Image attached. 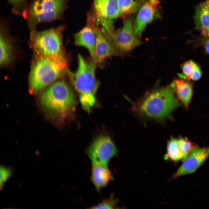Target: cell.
<instances>
[{"label": "cell", "instance_id": "19", "mask_svg": "<svg viewBox=\"0 0 209 209\" xmlns=\"http://www.w3.org/2000/svg\"><path fill=\"white\" fill-rule=\"evenodd\" d=\"M167 152L164 156L165 160L177 162L182 160L183 154L179 148L177 139L172 138L168 142Z\"/></svg>", "mask_w": 209, "mask_h": 209}, {"label": "cell", "instance_id": "20", "mask_svg": "<svg viewBox=\"0 0 209 209\" xmlns=\"http://www.w3.org/2000/svg\"><path fill=\"white\" fill-rule=\"evenodd\" d=\"M178 145L183 154L182 161L187 157L189 153L196 145L186 138L181 137L177 139Z\"/></svg>", "mask_w": 209, "mask_h": 209}, {"label": "cell", "instance_id": "9", "mask_svg": "<svg viewBox=\"0 0 209 209\" xmlns=\"http://www.w3.org/2000/svg\"><path fill=\"white\" fill-rule=\"evenodd\" d=\"M137 12L133 26L135 35L139 38L148 24L161 18L160 2L158 0H145Z\"/></svg>", "mask_w": 209, "mask_h": 209}, {"label": "cell", "instance_id": "1", "mask_svg": "<svg viewBox=\"0 0 209 209\" xmlns=\"http://www.w3.org/2000/svg\"><path fill=\"white\" fill-rule=\"evenodd\" d=\"M38 100L44 111L54 120L65 118L73 110L77 104L72 87L62 78L41 92Z\"/></svg>", "mask_w": 209, "mask_h": 209}, {"label": "cell", "instance_id": "10", "mask_svg": "<svg viewBox=\"0 0 209 209\" xmlns=\"http://www.w3.org/2000/svg\"><path fill=\"white\" fill-rule=\"evenodd\" d=\"M209 157V147H193L172 176V179L195 172Z\"/></svg>", "mask_w": 209, "mask_h": 209}, {"label": "cell", "instance_id": "6", "mask_svg": "<svg viewBox=\"0 0 209 209\" xmlns=\"http://www.w3.org/2000/svg\"><path fill=\"white\" fill-rule=\"evenodd\" d=\"M65 0H35L29 11L30 27L34 29L38 23L59 18L65 9Z\"/></svg>", "mask_w": 209, "mask_h": 209}, {"label": "cell", "instance_id": "21", "mask_svg": "<svg viewBox=\"0 0 209 209\" xmlns=\"http://www.w3.org/2000/svg\"><path fill=\"white\" fill-rule=\"evenodd\" d=\"M198 66L191 60L187 61L182 65V72L179 74V76L182 79L190 80V78Z\"/></svg>", "mask_w": 209, "mask_h": 209}, {"label": "cell", "instance_id": "25", "mask_svg": "<svg viewBox=\"0 0 209 209\" xmlns=\"http://www.w3.org/2000/svg\"><path fill=\"white\" fill-rule=\"evenodd\" d=\"M205 48L206 52L209 54V38L205 42Z\"/></svg>", "mask_w": 209, "mask_h": 209}, {"label": "cell", "instance_id": "3", "mask_svg": "<svg viewBox=\"0 0 209 209\" xmlns=\"http://www.w3.org/2000/svg\"><path fill=\"white\" fill-rule=\"evenodd\" d=\"M182 105L170 86L156 88L148 93L137 105L140 115L147 118L163 120Z\"/></svg>", "mask_w": 209, "mask_h": 209}, {"label": "cell", "instance_id": "11", "mask_svg": "<svg viewBox=\"0 0 209 209\" xmlns=\"http://www.w3.org/2000/svg\"><path fill=\"white\" fill-rule=\"evenodd\" d=\"M96 37L93 61L97 64L109 57L120 54L112 41L96 26H93Z\"/></svg>", "mask_w": 209, "mask_h": 209}, {"label": "cell", "instance_id": "18", "mask_svg": "<svg viewBox=\"0 0 209 209\" xmlns=\"http://www.w3.org/2000/svg\"><path fill=\"white\" fill-rule=\"evenodd\" d=\"M145 0H119L120 16H128L137 12Z\"/></svg>", "mask_w": 209, "mask_h": 209}, {"label": "cell", "instance_id": "5", "mask_svg": "<svg viewBox=\"0 0 209 209\" xmlns=\"http://www.w3.org/2000/svg\"><path fill=\"white\" fill-rule=\"evenodd\" d=\"M61 27L38 31L31 30L30 44L35 56L53 58L67 66L68 62L63 44Z\"/></svg>", "mask_w": 209, "mask_h": 209}, {"label": "cell", "instance_id": "14", "mask_svg": "<svg viewBox=\"0 0 209 209\" xmlns=\"http://www.w3.org/2000/svg\"><path fill=\"white\" fill-rule=\"evenodd\" d=\"M91 179L98 191L106 186L113 179L108 167L92 163Z\"/></svg>", "mask_w": 209, "mask_h": 209}, {"label": "cell", "instance_id": "22", "mask_svg": "<svg viewBox=\"0 0 209 209\" xmlns=\"http://www.w3.org/2000/svg\"><path fill=\"white\" fill-rule=\"evenodd\" d=\"M118 201L113 196L111 195L109 198L106 199L98 204L90 208L93 209L104 208L113 209L116 208Z\"/></svg>", "mask_w": 209, "mask_h": 209}, {"label": "cell", "instance_id": "8", "mask_svg": "<svg viewBox=\"0 0 209 209\" xmlns=\"http://www.w3.org/2000/svg\"><path fill=\"white\" fill-rule=\"evenodd\" d=\"M134 20L132 16H126L122 28L108 34L120 53L129 51L141 44L134 33Z\"/></svg>", "mask_w": 209, "mask_h": 209}, {"label": "cell", "instance_id": "2", "mask_svg": "<svg viewBox=\"0 0 209 209\" xmlns=\"http://www.w3.org/2000/svg\"><path fill=\"white\" fill-rule=\"evenodd\" d=\"M96 64L92 59L87 60L79 54L76 71L72 72L68 69L66 70V75L79 95L82 107L88 112L95 104L99 85L96 76Z\"/></svg>", "mask_w": 209, "mask_h": 209}, {"label": "cell", "instance_id": "7", "mask_svg": "<svg viewBox=\"0 0 209 209\" xmlns=\"http://www.w3.org/2000/svg\"><path fill=\"white\" fill-rule=\"evenodd\" d=\"M87 152L92 163L108 167L111 159L117 155L118 151L110 137L103 135L92 142Z\"/></svg>", "mask_w": 209, "mask_h": 209}, {"label": "cell", "instance_id": "16", "mask_svg": "<svg viewBox=\"0 0 209 209\" xmlns=\"http://www.w3.org/2000/svg\"><path fill=\"white\" fill-rule=\"evenodd\" d=\"M0 52L1 67L8 66L13 62L15 57L14 44L3 29L0 34Z\"/></svg>", "mask_w": 209, "mask_h": 209}, {"label": "cell", "instance_id": "13", "mask_svg": "<svg viewBox=\"0 0 209 209\" xmlns=\"http://www.w3.org/2000/svg\"><path fill=\"white\" fill-rule=\"evenodd\" d=\"M96 35L93 26H87L77 33L74 36V44L78 46L86 48L91 59L94 58Z\"/></svg>", "mask_w": 209, "mask_h": 209}, {"label": "cell", "instance_id": "24", "mask_svg": "<svg viewBox=\"0 0 209 209\" xmlns=\"http://www.w3.org/2000/svg\"><path fill=\"white\" fill-rule=\"evenodd\" d=\"M13 5L14 12H18L19 9L23 8L25 0H9Z\"/></svg>", "mask_w": 209, "mask_h": 209}, {"label": "cell", "instance_id": "23", "mask_svg": "<svg viewBox=\"0 0 209 209\" xmlns=\"http://www.w3.org/2000/svg\"><path fill=\"white\" fill-rule=\"evenodd\" d=\"M11 167L1 165L0 167V189L3 188L5 183L12 174Z\"/></svg>", "mask_w": 209, "mask_h": 209}, {"label": "cell", "instance_id": "12", "mask_svg": "<svg viewBox=\"0 0 209 209\" xmlns=\"http://www.w3.org/2000/svg\"><path fill=\"white\" fill-rule=\"evenodd\" d=\"M95 12L103 26L110 27L120 16L119 0H94Z\"/></svg>", "mask_w": 209, "mask_h": 209}, {"label": "cell", "instance_id": "4", "mask_svg": "<svg viewBox=\"0 0 209 209\" xmlns=\"http://www.w3.org/2000/svg\"><path fill=\"white\" fill-rule=\"evenodd\" d=\"M28 76L29 91L39 93L57 80L66 75L67 66L57 60L42 56H35Z\"/></svg>", "mask_w": 209, "mask_h": 209}, {"label": "cell", "instance_id": "17", "mask_svg": "<svg viewBox=\"0 0 209 209\" xmlns=\"http://www.w3.org/2000/svg\"><path fill=\"white\" fill-rule=\"evenodd\" d=\"M194 20L196 28L205 36L209 37V3L204 2L196 8Z\"/></svg>", "mask_w": 209, "mask_h": 209}, {"label": "cell", "instance_id": "15", "mask_svg": "<svg viewBox=\"0 0 209 209\" xmlns=\"http://www.w3.org/2000/svg\"><path fill=\"white\" fill-rule=\"evenodd\" d=\"M178 100L188 109L192 100L193 88L191 84L183 79L177 80L170 84Z\"/></svg>", "mask_w": 209, "mask_h": 209}, {"label": "cell", "instance_id": "26", "mask_svg": "<svg viewBox=\"0 0 209 209\" xmlns=\"http://www.w3.org/2000/svg\"><path fill=\"white\" fill-rule=\"evenodd\" d=\"M206 2L209 3V0H206Z\"/></svg>", "mask_w": 209, "mask_h": 209}]
</instances>
